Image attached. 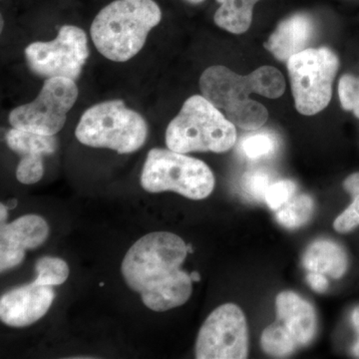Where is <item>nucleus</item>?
I'll return each instance as SVG.
<instances>
[{
    "instance_id": "nucleus-3",
    "label": "nucleus",
    "mask_w": 359,
    "mask_h": 359,
    "mask_svg": "<svg viewBox=\"0 0 359 359\" xmlns=\"http://www.w3.org/2000/svg\"><path fill=\"white\" fill-rule=\"evenodd\" d=\"M161 20L162 11L154 0H115L99 11L90 33L104 57L125 62L141 51Z\"/></svg>"
},
{
    "instance_id": "nucleus-6",
    "label": "nucleus",
    "mask_w": 359,
    "mask_h": 359,
    "mask_svg": "<svg viewBox=\"0 0 359 359\" xmlns=\"http://www.w3.org/2000/svg\"><path fill=\"white\" fill-rule=\"evenodd\" d=\"M141 185L149 193L172 191L188 199L203 200L211 195L215 177L203 161L166 149L148 153Z\"/></svg>"
},
{
    "instance_id": "nucleus-15",
    "label": "nucleus",
    "mask_w": 359,
    "mask_h": 359,
    "mask_svg": "<svg viewBox=\"0 0 359 359\" xmlns=\"http://www.w3.org/2000/svg\"><path fill=\"white\" fill-rule=\"evenodd\" d=\"M278 320L282 321L299 346H306L316 332V314L313 306L299 294L283 292L276 299Z\"/></svg>"
},
{
    "instance_id": "nucleus-30",
    "label": "nucleus",
    "mask_w": 359,
    "mask_h": 359,
    "mask_svg": "<svg viewBox=\"0 0 359 359\" xmlns=\"http://www.w3.org/2000/svg\"><path fill=\"white\" fill-rule=\"evenodd\" d=\"M191 278H192L193 282H199L201 280V276L199 275V273H197V271H193L192 273H190Z\"/></svg>"
},
{
    "instance_id": "nucleus-27",
    "label": "nucleus",
    "mask_w": 359,
    "mask_h": 359,
    "mask_svg": "<svg viewBox=\"0 0 359 359\" xmlns=\"http://www.w3.org/2000/svg\"><path fill=\"white\" fill-rule=\"evenodd\" d=\"M344 189L351 194V196L358 195L359 194V173H354L347 177L344 183Z\"/></svg>"
},
{
    "instance_id": "nucleus-32",
    "label": "nucleus",
    "mask_w": 359,
    "mask_h": 359,
    "mask_svg": "<svg viewBox=\"0 0 359 359\" xmlns=\"http://www.w3.org/2000/svg\"><path fill=\"white\" fill-rule=\"evenodd\" d=\"M187 1L190 2V4H199L201 2L204 1V0H187Z\"/></svg>"
},
{
    "instance_id": "nucleus-22",
    "label": "nucleus",
    "mask_w": 359,
    "mask_h": 359,
    "mask_svg": "<svg viewBox=\"0 0 359 359\" xmlns=\"http://www.w3.org/2000/svg\"><path fill=\"white\" fill-rule=\"evenodd\" d=\"M278 142L273 135L257 133L247 137L242 143V150L245 157L252 160L268 157L276 152Z\"/></svg>"
},
{
    "instance_id": "nucleus-10",
    "label": "nucleus",
    "mask_w": 359,
    "mask_h": 359,
    "mask_svg": "<svg viewBox=\"0 0 359 359\" xmlns=\"http://www.w3.org/2000/svg\"><path fill=\"white\" fill-rule=\"evenodd\" d=\"M249 349L245 316L237 304L215 309L201 327L196 342L198 359L247 358Z\"/></svg>"
},
{
    "instance_id": "nucleus-17",
    "label": "nucleus",
    "mask_w": 359,
    "mask_h": 359,
    "mask_svg": "<svg viewBox=\"0 0 359 359\" xmlns=\"http://www.w3.org/2000/svg\"><path fill=\"white\" fill-rule=\"evenodd\" d=\"M257 1L259 0H217L221 6L215 13V23L233 34L245 33L252 25Z\"/></svg>"
},
{
    "instance_id": "nucleus-9",
    "label": "nucleus",
    "mask_w": 359,
    "mask_h": 359,
    "mask_svg": "<svg viewBox=\"0 0 359 359\" xmlns=\"http://www.w3.org/2000/svg\"><path fill=\"white\" fill-rule=\"evenodd\" d=\"M30 70L39 76L76 80L89 57L86 33L73 25H65L57 37L49 42H34L25 49Z\"/></svg>"
},
{
    "instance_id": "nucleus-24",
    "label": "nucleus",
    "mask_w": 359,
    "mask_h": 359,
    "mask_svg": "<svg viewBox=\"0 0 359 359\" xmlns=\"http://www.w3.org/2000/svg\"><path fill=\"white\" fill-rule=\"evenodd\" d=\"M339 95L342 108L353 111L354 116L359 118V77L346 74L340 78Z\"/></svg>"
},
{
    "instance_id": "nucleus-29",
    "label": "nucleus",
    "mask_w": 359,
    "mask_h": 359,
    "mask_svg": "<svg viewBox=\"0 0 359 359\" xmlns=\"http://www.w3.org/2000/svg\"><path fill=\"white\" fill-rule=\"evenodd\" d=\"M7 215H8V210H7L6 205H0V222L1 224L6 223Z\"/></svg>"
},
{
    "instance_id": "nucleus-2",
    "label": "nucleus",
    "mask_w": 359,
    "mask_h": 359,
    "mask_svg": "<svg viewBox=\"0 0 359 359\" xmlns=\"http://www.w3.org/2000/svg\"><path fill=\"white\" fill-rule=\"evenodd\" d=\"M200 88L203 96L223 111L235 126L250 131L261 128L269 113L261 103L250 99V94L278 98L285 92V84L280 71L273 66H263L242 76L224 66L216 65L203 73Z\"/></svg>"
},
{
    "instance_id": "nucleus-12",
    "label": "nucleus",
    "mask_w": 359,
    "mask_h": 359,
    "mask_svg": "<svg viewBox=\"0 0 359 359\" xmlns=\"http://www.w3.org/2000/svg\"><path fill=\"white\" fill-rule=\"evenodd\" d=\"M54 297L50 285L35 282L11 290L0 299V320L9 327H28L43 318Z\"/></svg>"
},
{
    "instance_id": "nucleus-20",
    "label": "nucleus",
    "mask_w": 359,
    "mask_h": 359,
    "mask_svg": "<svg viewBox=\"0 0 359 359\" xmlns=\"http://www.w3.org/2000/svg\"><path fill=\"white\" fill-rule=\"evenodd\" d=\"M37 278L34 282L43 285H59L65 283L69 276V266L65 259L44 257L35 264Z\"/></svg>"
},
{
    "instance_id": "nucleus-16",
    "label": "nucleus",
    "mask_w": 359,
    "mask_h": 359,
    "mask_svg": "<svg viewBox=\"0 0 359 359\" xmlns=\"http://www.w3.org/2000/svg\"><path fill=\"white\" fill-rule=\"evenodd\" d=\"M302 264L309 271L341 278L347 271L348 257L344 248L332 241H316L306 250Z\"/></svg>"
},
{
    "instance_id": "nucleus-1",
    "label": "nucleus",
    "mask_w": 359,
    "mask_h": 359,
    "mask_svg": "<svg viewBox=\"0 0 359 359\" xmlns=\"http://www.w3.org/2000/svg\"><path fill=\"white\" fill-rule=\"evenodd\" d=\"M188 252V245L175 233H148L127 252L122 262L123 278L151 311L163 313L178 308L192 294V278L181 269Z\"/></svg>"
},
{
    "instance_id": "nucleus-7",
    "label": "nucleus",
    "mask_w": 359,
    "mask_h": 359,
    "mask_svg": "<svg viewBox=\"0 0 359 359\" xmlns=\"http://www.w3.org/2000/svg\"><path fill=\"white\" fill-rule=\"evenodd\" d=\"M339 67V57L327 47L304 49L287 60L295 108L301 114L313 116L327 108Z\"/></svg>"
},
{
    "instance_id": "nucleus-4",
    "label": "nucleus",
    "mask_w": 359,
    "mask_h": 359,
    "mask_svg": "<svg viewBox=\"0 0 359 359\" xmlns=\"http://www.w3.org/2000/svg\"><path fill=\"white\" fill-rule=\"evenodd\" d=\"M237 141V130L221 110L204 96L187 99L179 114L170 122L166 144L170 150L224 153Z\"/></svg>"
},
{
    "instance_id": "nucleus-14",
    "label": "nucleus",
    "mask_w": 359,
    "mask_h": 359,
    "mask_svg": "<svg viewBox=\"0 0 359 359\" xmlns=\"http://www.w3.org/2000/svg\"><path fill=\"white\" fill-rule=\"evenodd\" d=\"M313 32V20L308 14H294L278 25L264 47L278 60L287 61L306 49Z\"/></svg>"
},
{
    "instance_id": "nucleus-18",
    "label": "nucleus",
    "mask_w": 359,
    "mask_h": 359,
    "mask_svg": "<svg viewBox=\"0 0 359 359\" xmlns=\"http://www.w3.org/2000/svg\"><path fill=\"white\" fill-rule=\"evenodd\" d=\"M261 344L264 353L276 358L289 355L299 346L290 330L280 320L269 325L264 330Z\"/></svg>"
},
{
    "instance_id": "nucleus-28",
    "label": "nucleus",
    "mask_w": 359,
    "mask_h": 359,
    "mask_svg": "<svg viewBox=\"0 0 359 359\" xmlns=\"http://www.w3.org/2000/svg\"><path fill=\"white\" fill-rule=\"evenodd\" d=\"M351 320H353L354 327H355L356 332L359 334V306L354 309L353 314H351Z\"/></svg>"
},
{
    "instance_id": "nucleus-31",
    "label": "nucleus",
    "mask_w": 359,
    "mask_h": 359,
    "mask_svg": "<svg viewBox=\"0 0 359 359\" xmlns=\"http://www.w3.org/2000/svg\"><path fill=\"white\" fill-rule=\"evenodd\" d=\"M353 351L354 355H355L356 358H359V339L358 341H356V344H354Z\"/></svg>"
},
{
    "instance_id": "nucleus-21",
    "label": "nucleus",
    "mask_w": 359,
    "mask_h": 359,
    "mask_svg": "<svg viewBox=\"0 0 359 359\" xmlns=\"http://www.w3.org/2000/svg\"><path fill=\"white\" fill-rule=\"evenodd\" d=\"M273 183V176L266 170H250L243 176L242 189L247 197L261 202L264 201L266 191Z\"/></svg>"
},
{
    "instance_id": "nucleus-23",
    "label": "nucleus",
    "mask_w": 359,
    "mask_h": 359,
    "mask_svg": "<svg viewBox=\"0 0 359 359\" xmlns=\"http://www.w3.org/2000/svg\"><path fill=\"white\" fill-rule=\"evenodd\" d=\"M295 191H297V186L290 180L273 182L266 191L264 202L269 209L278 211L294 198Z\"/></svg>"
},
{
    "instance_id": "nucleus-8",
    "label": "nucleus",
    "mask_w": 359,
    "mask_h": 359,
    "mask_svg": "<svg viewBox=\"0 0 359 359\" xmlns=\"http://www.w3.org/2000/svg\"><path fill=\"white\" fill-rule=\"evenodd\" d=\"M77 97L74 80L48 78L35 100L11 111L9 123L13 128L53 136L65 127Z\"/></svg>"
},
{
    "instance_id": "nucleus-11",
    "label": "nucleus",
    "mask_w": 359,
    "mask_h": 359,
    "mask_svg": "<svg viewBox=\"0 0 359 359\" xmlns=\"http://www.w3.org/2000/svg\"><path fill=\"white\" fill-rule=\"evenodd\" d=\"M49 236V226L37 215H25L0 229V271L16 268L22 263L26 250L36 249Z\"/></svg>"
},
{
    "instance_id": "nucleus-5",
    "label": "nucleus",
    "mask_w": 359,
    "mask_h": 359,
    "mask_svg": "<svg viewBox=\"0 0 359 359\" xmlns=\"http://www.w3.org/2000/svg\"><path fill=\"white\" fill-rule=\"evenodd\" d=\"M75 136L83 145L130 154L143 147L148 126L139 113L122 100L96 104L87 109L78 123Z\"/></svg>"
},
{
    "instance_id": "nucleus-26",
    "label": "nucleus",
    "mask_w": 359,
    "mask_h": 359,
    "mask_svg": "<svg viewBox=\"0 0 359 359\" xmlns=\"http://www.w3.org/2000/svg\"><path fill=\"white\" fill-rule=\"evenodd\" d=\"M309 285H311V289L318 292H325L328 287V282L323 273H314V271H309L308 276H306Z\"/></svg>"
},
{
    "instance_id": "nucleus-13",
    "label": "nucleus",
    "mask_w": 359,
    "mask_h": 359,
    "mask_svg": "<svg viewBox=\"0 0 359 359\" xmlns=\"http://www.w3.org/2000/svg\"><path fill=\"white\" fill-rule=\"evenodd\" d=\"M6 140L8 147L20 156L16 171L20 183L32 185L44 175L43 158L53 154L58 147L55 135H41L13 128L7 132Z\"/></svg>"
},
{
    "instance_id": "nucleus-19",
    "label": "nucleus",
    "mask_w": 359,
    "mask_h": 359,
    "mask_svg": "<svg viewBox=\"0 0 359 359\" xmlns=\"http://www.w3.org/2000/svg\"><path fill=\"white\" fill-rule=\"evenodd\" d=\"M313 210V200L309 195L297 196L276 211V221L290 230L301 228L311 218Z\"/></svg>"
},
{
    "instance_id": "nucleus-25",
    "label": "nucleus",
    "mask_w": 359,
    "mask_h": 359,
    "mask_svg": "<svg viewBox=\"0 0 359 359\" xmlns=\"http://www.w3.org/2000/svg\"><path fill=\"white\" fill-rule=\"evenodd\" d=\"M353 198V203L335 219L334 228L337 233H349L359 226V194Z\"/></svg>"
}]
</instances>
